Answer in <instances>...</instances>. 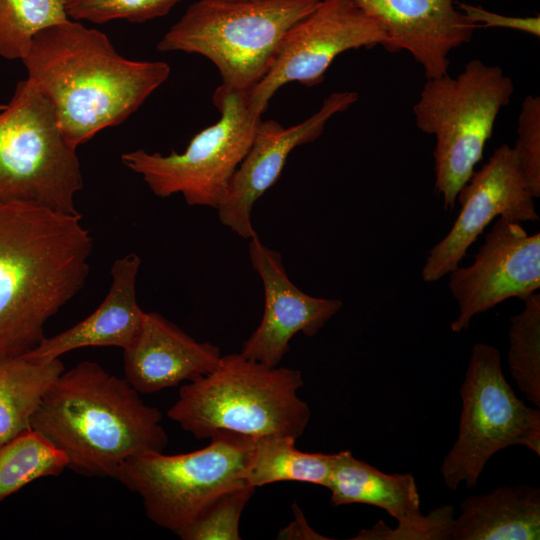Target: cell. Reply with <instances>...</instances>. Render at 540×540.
Returning a JSON list of instances; mask_svg holds the SVG:
<instances>
[{"instance_id": "6da1fadb", "label": "cell", "mask_w": 540, "mask_h": 540, "mask_svg": "<svg viewBox=\"0 0 540 540\" xmlns=\"http://www.w3.org/2000/svg\"><path fill=\"white\" fill-rule=\"evenodd\" d=\"M93 238L80 213L0 200V358L25 354L84 286Z\"/></svg>"}, {"instance_id": "7a4b0ae2", "label": "cell", "mask_w": 540, "mask_h": 540, "mask_svg": "<svg viewBox=\"0 0 540 540\" xmlns=\"http://www.w3.org/2000/svg\"><path fill=\"white\" fill-rule=\"evenodd\" d=\"M22 61L76 148L127 119L171 71L163 61L123 57L104 33L71 19L39 32Z\"/></svg>"}, {"instance_id": "3957f363", "label": "cell", "mask_w": 540, "mask_h": 540, "mask_svg": "<svg viewBox=\"0 0 540 540\" xmlns=\"http://www.w3.org/2000/svg\"><path fill=\"white\" fill-rule=\"evenodd\" d=\"M161 420L162 413L146 405L125 378L82 361L50 386L31 428L66 456L67 468L116 478L130 457L164 451L168 436Z\"/></svg>"}, {"instance_id": "277c9868", "label": "cell", "mask_w": 540, "mask_h": 540, "mask_svg": "<svg viewBox=\"0 0 540 540\" xmlns=\"http://www.w3.org/2000/svg\"><path fill=\"white\" fill-rule=\"evenodd\" d=\"M299 370L268 366L241 353L221 356L215 369L181 386L168 417L197 439L225 430L253 439L299 438L311 412L297 396Z\"/></svg>"}, {"instance_id": "5b68a950", "label": "cell", "mask_w": 540, "mask_h": 540, "mask_svg": "<svg viewBox=\"0 0 540 540\" xmlns=\"http://www.w3.org/2000/svg\"><path fill=\"white\" fill-rule=\"evenodd\" d=\"M320 0H199L162 37L160 52L199 54L222 85L250 92L269 71L287 30Z\"/></svg>"}, {"instance_id": "8992f818", "label": "cell", "mask_w": 540, "mask_h": 540, "mask_svg": "<svg viewBox=\"0 0 540 540\" xmlns=\"http://www.w3.org/2000/svg\"><path fill=\"white\" fill-rule=\"evenodd\" d=\"M514 93L501 67L469 61L456 77L426 79L412 110L419 130L436 140L435 190L446 210L475 172L501 109Z\"/></svg>"}, {"instance_id": "52a82bcc", "label": "cell", "mask_w": 540, "mask_h": 540, "mask_svg": "<svg viewBox=\"0 0 540 540\" xmlns=\"http://www.w3.org/2000/svg\"><path fill=\"white\" fill-rule=\"evenodd\" d=\"M49 101L29 80L20 81L0 110V200L76 214L83 187L79 159Z\"/></svg>"}, {"instance_id": "ba28073f", "label": "cell", "mask_w": 540, "mask_h": 540, "mask_svg": "<svg viewBox=\"0 0 540 540\" xmlns=\"http://www.w3.org/2000/svg\"><path fill=\"white\" fill-rule=\"evenodd\" d=\"M209 439L208 446L189 453L130 457L115 479L142 498L152 522L177 535L219 495L247 484L243 473L255 439L225 430Z\"/></svg>"}, {"instance_id": "9c48e42d", "label": "cell", "mask_w": 540, "mask_h": 540, "mask_svg": "<svg viewBox=\"0 0 540 540\" xmlns=\"http://www.w3.org/2000/svg\"><path fill=\"white\" fill-rule=\"evenodd\" d=\"M460 396L458 436L440 468L448 489L475 486L489 459L507 447L524 446L540 456V410L517 397L495 346H473Z\"/></svg>"}, {"instance_id": "30bf717a", "label": "cell", "mask_w": 540, "mask_h": 540, "mask_svg": "<svg viewBox=\"0 0 540 540\" xmlns=\"http://www.w3.org/2000/svg\"><path fill=\"white\" fill-rule=\"evenodd\" d=\"M220 113L198 132L182 153L138 149L122 154L123 164L142 176L159 197L182 194L190 206L218 207L252 143L261 116L249 107L248 92L220 85L213 93Z\"/></svg>"}, {"instance_id": "8fae6325", "label": "cell", "mask_w": 540, "mask_h": 540, "mask_svg": "<svg viewBox=\"0 0 540 540\" xmlns=\"http://www.w3.org/2000/svg\"><path fill=\"white\" fill-rule=\"evenodd\" d=\"M387 37L376 21L352 0H320L316 8L284 34L266 75L248 92L251 111L262 116L275 92L298 82L313 87L341 53L385 46Z\"/></svg>"}, {"instance_id": "7c38bea8", "label": "cell", "mask_w": 540, "mask_h": 540, "mask_svg": "<svg viewBox=\"0 0 540 540\" xmlns=\"http://www.w3.org/2000/svg\"><path fill=\"white\" fill-rule=\"evenodd\" d=\"M534 199L512 147L500 145L461 188L457 197L459 214L447 235L429 251L422 268L423 280L435 282L456 269L496 217L537 222Z\"/></svg>"}, {"instance_id": "4fadbf2b", "label": "cell", "mask_w": 540, "mask_h": 540, "mask_svg": "<svg viewBox=\"0 0 540 540\" xmlns=\"http://www.w3.org/2000/svg\"><path fill=\"white\" fill-rule=\"evenodd\" d=\"M449 290L459 314L451 330L467 329L472 318L510 298L523 300L540 288V233L529 235L520 223L499 217L474 262L449 274Z\"/></svg>"}, {"instance_id": "5bb4252c", "label": "cell", "mask_w": 540, "mask_h": 540, "mask_svg": "<svg viewBox=\"0 0 540 540\" xmlns=\"http://www.w3.org/2000/svg\"><path fill=\"white\" fill-rule=\"evenodd\" d=\"M327 488L333 506L372 505L398 522L391 528L379 520L373 527L360 530L353 540H449L453 506L443 505L422 514L418 487L410 473L382 472L355 458L350 450H343L334 454Z\"/></svg>"}, {"instance_id": "9a60e30c", "label": "cell", "mask_w": 540, "mask_h": 540, "mask_svg": "<svg viewBox=\"0 0 540 540\" xmlns=\"http://www.w3.org/2000/svg\"><path fill=\"white\" fill-rule=\"evenodd\" d=\"M357 100L354 91L333 92L316 113L288 128L275 120L261 119L250 148L217 207L220 222L242 238H252L256 234L251 222L252 208L278 180L291 151L320 137L328 120Z\"/></svg>"}, {"instance_id": "2e32d148", "label": "cell", "mask_w": 540, "mask_h": 540, "mask_svg": "<svg viewBox=\"0 0 540 540\" xmlns=\"http://www.w3.org/2000/svg\"><path fill=\"white\" fill-rule=\"evenodd\" d=\"M249 257L261 278L265 306L257 329L244 342L241 354L274 367L290 349L297 333L316 335L342 307L339 299L306 294L289 279L279 252L268 248L255 234L250 238Z\"/></svg>"}, {"instance_id": "e0dca14e", "label": "cell", "mask_w": 540, "mask_h": 540, "mask_svg": "<svg viewBox=\"0 0 540 540\" xmlns=\"http://www.w3.org/2000/svg\"><path fill=\"white\" fill-rule=\"evenodd\" d=\"M458 0H352L378 23L390 53L409 52L426 79L448 74L449 53L471 41L480 28L459 9Z\"/></svg>"}, {"instance_id": "ac0fdd59", "label": "cell", "mask_w": 540, "mask_h": 540, "mask_svg": "<svg viewBox=\"0 0 540 540\" xmlns=\"http://www.w3.org/2000/svg\"><path fill=\"white\" fill-rule=\"evenodd\" d=\"M221 352L198 342L155 312H145L133 342L124 349L125 379L139 394H152L208 374Z\"/></svg>"}, {"instance_id": "d6986e66", "label": "cell", "mask_w": 540, "mask_h": 540, "mask_svg": "<svg viewBox=\"0 0 540 540\" xmlns=\"http://www.w3.org/2000/svg\"><path fill=\"white\" fill-rule=\"evenodd\" d=\"M141 265L135 253L116 259L111 267L112 282L107 295L88 317L51 337H44L31 356L52 360L85 347L126 349L135 339L145 311L136 297V280Z\"/></svg>"}, {"instance_id": "ffe728a7", "label": "cell", "mask_w": 540, "mask_h": 540, "mask_svg": "<svg viewBox=\"0 0 540 540\" xmlns=\"http://www.w3.org/2000/svg\"><path fill=\"white\" fill-rule=\"evenodd\" d=\"M449 540L540 539V488L527 484L501 486L470 495L460 504Z\"/></svg>"}, {"instance_id": "44dd1931", "label": "cell", "mask_w": 540, "mask_h": 540, "mask_svg": "<svg viewBox=\"0 0 540 540\" xmlns=\"http://www.w3.org/2000/svg\"><path fill=\"white\" fill-rule=\"evenodd\" d=\"M64 370L60 358H0V444L31 428L43 396Z\"/></svg>"}, {"instance_id": "7402d4cb", "label": "cell", "mask_w": 540, "mask_h": 540, "mask_svg": "<svg viewBox=\"0 0 540 540\" xmlns=\"http://www.w3.org/2000/svg\"><path fill=\"white\" fill-rule=\"evenodd\" d=\"M288 436L255 440L251 459L243 473L245 482L254 488L280 481L306 482L328 486L334 454L306 453L295 447Z\"/></svg>"}, {"instance_id": "603a6c76", "label": "cell", "mask_w": 540, "mask_h": 540, "mask_svg": "<svg viewBox=\"0 0 540 540\" xmlns=\"http://www.w3.org/2000/svg\"><path fill=\"white\" fill-rule=\"evenodd\" d=\"M66 456L30 428L0 444V503L25 485L57 476L67 468Z\"/></svg>"}, {"instance_id": "cb8c5ba5", "label": "cell", "mask_w": 540, "mask_h": 540, "mask_svg": "<svg viewBox=\"0 0 540 540\" xmlns=\"http://www.w3.org/2000/svg\"><path fill=\"white\" fill-rule=\"evenodd\" d=\"M524 309L510 318L507 362L526 399L540 407V294L523 300Z\"/></svg>"}, {"instance_id": "d4e9b609", "label": "cell", "mask_w": 540, "mask_h": 540, "mask_svg": "<svg viewBox=\"0 0 540 540\" xmlns=\"http://www.w3.org/2000/svg\"><path fill=\"white\" fill-rule=\"evenodd\" d=\"M68 19L63 0H0V56L23 60L39 32Z\"/></svg>"}, {"instance_id": "484cf974", "label": "cell", "mask_w": 540, "mask_h": 540, "mask_svg": "<svg viewBox=\"0 0 540 540\" xmlns=\"http://www.w3.org/2000/svg\"><path fill=\"white\" fill-rule=\"evenodd\" d=\"M255 489L244 484L222 493L177 536L183 540H240V517Z\"/></svg>"}, {"instance_id": "4316f807", "label": "cell", "mask_w": 540, "mask_h": 540, "mask_svg": "<svg viewBox=\"0 0 540 540\" xmlns=\"http://www.w3.org/2000/svg\"><path fill=\"white\" fill-rule=\"evenodd\" d=\"M182 0H63L70 19L105 23L123 19L145 22L162 17Z\"/></svg>"}, {"instance_id": "83f0119b", "label": "cell", "mask_w": 540, "mask_h": 540, "mask_svg": "<svg viewBox=\"0 0 540 540\" xmlns=\"http://www.w3.org/2000/svg\"><path fill=\"white\" fill-rule=\"evenodd\" d=\"M524 179L535 198L540 196V97L527 95L518 117L512 147Z\"/></svg>"}, {"instance_id": "f1b7e54d", "label": "cell", "mask_w": 540, "mask_h": 540, "mask_svg": "<svg viewBox=\"0 0 540 540\" xmlns=\"http://www.w3.org/2000/svg\"><path fill=\"white\" fill-rule=\"evenodd\" d=\"M458 9L480 28H506L540 37V16L516 17L488 11L482 6L457 1Z\"/></svg>"}, {"instance_id": "f546056e", "label": "cell", "mask_w": 540, "mask_h": 540, "mask_svg": "<svg viewBox=\"0 0 540 540\" xmlns=\"http://www.w3.org/2000/svg\"><path fill=\"white\" fill-rule=\"evenodd\" d=\"M295 512V521L288 527H285L278 534L279 539H310V540H325L329 539L315 532L306 522L305 517L299 507L293 504Z\"/></svg>"}, {"instance_id": "4dcf8cb0", "label": "cell", "mask_w": 540, "mask_h": 540, "mask_svg": "<svg viewBox=\"0 0 540 540\" xmlns=\"http://www.w3.org/2000/svg\"><path fill=\"white\" fill-rule=\"evenodd\" d=\"M5 105H0V110H2L4 108Z\"/></svg>"}]
</instances>
